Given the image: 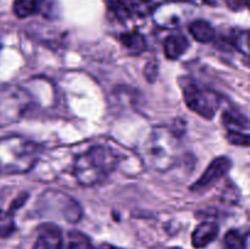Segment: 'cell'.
Masks as SVG:
<instances>
[{
  "mask_svg": "<svg viewBox=\"0 0 250 249\" xmlns=\"http://www.w3.org/2000/svg\"><path fill=\"white\" fill-rule=\"evenodd\" d=\"M107 7H109L110 11L115 15L117 20H121V21H126L131 17V11H129L128 7L124 4L122 0H106Z\"/></svg>",
  "mask_w": 250,
  "mask_h": 249,
  "instance_id": "cell-16",
  "label": "cell"
},
{
  "mask_svg": "<svg viewBox=\"0 0 250 249\" xmlns=\"http://www.w3.org/2000/svg\"><path fill=\"white\" fill-rule=\"evenodd\" d=\"M222 121H224L225 127L229 131H239L244 127L243 121L234 114H231V112H225L224 116H222Z\"/></svg>",
  "mask_w": 250,
  "mask_h": 249,
  "instance_id": "cell-19",
  "label": "cell"
},
{
  "mask_svg": "<svg viewBox=\"0 0 250 249\" xmlns=\"http://www.w3.org/2000/svg\"><path fill=\"white\" fill-rule=\"evenodd\" d=\"M226 139L233 145L250 146V134L241 131H227Z\"/></svg>",
  "mask_w": 250,
  "mask_h": 249,
  "instance_id": "cell-18",
  "label": "cell"
},
{
  "mask_svg": "<svg viewBox=\"0 0 250 249\" xmlns=\"http://www.w3.org/2000/svg\"><path fill=\"white\" fill-rule=\"evenodd\" d=\"M244 249H250V232L244 238Z\"/></svg>",
  "mask_w": 250,
  "mask_h": 249,
  "instance_id": "cell-20",
  "label": "cell"
},
{
  "mask_svg": "<svg viewBox=\"0 0 250 249\" xmlns=\"http://www.w3.org/2000/svg\"><path fill=\"white\" fill-rule=\"evenodd\" d=\"M225 246L227 249H244V238L239 234L238 231H231L227 232L225 234Z\"/></svg>",
  "mask_w": 250,
  "mask_h": 249,
  "instance_id": "cell-17",
  "label": "cell"
},
{
  "mask_svg": "<svg viewBox=\"0 0 250 249\" xmlns=\"http://www.w3.org/2000/svg\"><path fill=\"white\" fill-rule=\"evenodd\" d=\"M247 4H248L249 6H250V0H248V1H247Z\"/></svg>",
  "mask_w": 250,
  "mask_h": 249,
  "instance_id": "cell-23",
  "label": "cell"
},
{
  "mask_svg": "<svg viewBox=\"0 0 250 249\" xmlns=\"http://www.w3.org/2000/svg\"><path fill=\"white\" fill-rule=\"evenodd\" d=\"M232 163L227 156H219V158L214 159L207 167V170L204 171V173L190 187V190L200 192V190H204L207 188L211 187L212 185H215L217 181L221 180L229 172Z\"/></svg>",
  "mask_w": 250,
  "mask_h": 249,
  "instance_id": "cell-6",
  "label": "cell"
},
{
  "mask_svg": "<svg viewBox=\"0 0 250 249\" xmlns=\"http://www.w3.org/2000/svg\"><path fill=\"white\" fill-rule=\"evenodd\" d=\"M38 9V0H15L14 2V12L20 19H24L34 12Z\"/></svg>",
  "mask_w": 250,
  "mask_h": 249,
  "instance_id": "cell-12",
  "label": "cell"
},
{
  "mask_svg": "<svg viewBox=\"0 0 250 249\" xmlns=\"http://www.w3.org/2000/svg\"><path fill=\"white\" fill-rule=\"evenodd\" d=\"M39 148L34 142L21 136L0 138V175L26 173L36 165Z\"/></svg>",
  "mask_w": 250,
  "mask_h": 249,
  "instance_id": "cell-2",
  "label": "cell"
},
{
  "mask_svg": "<svg viewBox=\"0 0 250 249\" xmlns=\"http://www.w3.org/2000/svg\"><path fill=\"white\" fill-rule=\"evenodd\" d=\"M189 48V42L185 36L181 34H171L164 42V51L166 58L170 60H176L182 56Z\"/></svg>",
  "mask_w": 250,
  "mask_h": 249,
  "instance_id": "cell-8",
  "label": "cell"
},
{
  "mask_svg": "<svg viewBox=\"0 0 250 249\" xmlns=\"http://www.w3.org/2000/svg\"><path fill=\"white\" fill-rule=\"evenodd\" d=\"M189 32L195 41L200 43H209L215 38V31L211 24L204 20L194 21L189 26Z\"/></svg>",
  "mask_w": 250,
  "mask_h": 249,
  "instance_id": "cell-10",
  "label": "cell"
},
{
  "mask_svg": "<svg viewBox=\"0 0 250 249\" xmlns=\"http://www.w3.org/2000/svg\"><path fill=\"white\" fill-rule=\"evenodd\" d=\"M27 105L28 97L23 89L14 85L0 88V126L19 121Z\"/></svg>",
  "mask_w": 250,
  "mask_h": 249,
  "instance_id": "cell-5",
  "label": "cell"
},
{
  "mask_svg": "<svg viewBox=\"0 0 250 249\" xmlns=\"http://www.w3.org/2000/svg\"><path fill=\"white\" fill-rule=\"evenodd\" d=\"M66 249H94L92 242L87 236L78 231H72L68 234V242Z\"/></svg>",
  "mask_w": 250,
  "mask_h": 249,
  "instance_id": "cell-14",
  "label": "cell"
},
{
  "mask_svg": "<svg viewBox=\"0 0 250 249\" xmlns=\"http://www.w3.org/2000/svg\"><path fill=\"white\" fill-rule=\"evenodd\" d=\"M178 82L187 106L199 116L211 120L220 107L219 95L189 77H181Z\"/></svg>",
  "mask_w": 250,
  "mask_h": 249,
  "instance_id": "cell-4",
  "label": "cell"
},
{
  "mask_svg": "<svg viewBox=\"0 0 250 249\" xmlns=\"http://www.w3.org/2000/svg\"><path fill=\"white\" fill-rule=\"evenodd\" d=\"M15 231L12 212L0 209V237H9Z\"/></svg>",
  "mask_w": 250,
  "mask_h": 249,
  "instance_id": "cell-15",
  "label": "cell"
},
{
  "mask_svg": "<svg viewBox=\"0 0 250 249\" xmlns=\"http://www.w3.org/2000/svg\"><path fill=\"white\" fill-rule=\"evenodd\" d=\"M244 1H248V0H244Z\"/></svg>",
  "mask_w": 250,
  "mask_h": 249,
  "instance_id": "cell-26",
  "label": "cell"
},
{
  "mask_svg": "<svg viewBox=\"0 0 250 249\" xmlns=\"http://www.w3.org/2000/svg\"><path fill=\"white\" fill-rule=\"evenodd\" d=\"M120 156L107 145H94L76 159L75 176L83 186L103 182L116 168Z\"/></svg>",
  "mask_w": 250,
  "mask_h": 249,
  "instance_id": "cell-1",
  "label": "cell"
},
{
  "mask_svg": "<svg viewBox=\"0 0 250 249\" xmlns=\"http://www.w3.org/2000/svg\"><path fill=\"white\" fill-rule=\"evenodd\" d=\"M232 44L239 53L250 56V29L236 32L232 37Z\"/></svg>",
  "mask_w": 250,
  "mask_h": 249,
  "instance_id": "cell-13",
  "label": "cell"
},
{
  "mask_svg": "<svg viewBox=\"0 0 250 249\" xmlns=\"http://www.w3.org/2000/svg\"><path fill=\"white\" fill-rule=\"evenodd\" d=\"M62 237L56 227H46L39 233L33 249H61Z\"/></svg>",
  "mask_w": 250,
  "mask_h": 249,
  "instance_id": "cell-9",
  "label": "cell"
},
{
  "mask_svg": "<svg viewBox=\"0 0 250 249\" xmlns=\"http://www.w3.org/2000/svg\"><path fill=\"white\" fill-rule=\"evenodd\" d=\"M99 249H115L114 247H111V246H107V244H103L102 247H100Z\"/></svg>",
  "mask_w": 250,
  "mask_h": 249,
  "instance_id": "cell-21",
  "label": "cell"
},
{
  "mask_svg": "<svg viewBox=\"0 0 250 249\" xmlns=\"http://www.w3.org/2000/svg\"><path fill=\"white\" fill-rule=\"evenodd\" d=\"M170 1H189V0H170Z\"/></svg>",
  "mask_w": 250,
  "mask_h": 249,
  "instance_id": "cell-22",
  "label": "cell"
},
{
  "mask_svg": "<svg viewBox=\"0 0 250 249\" xmlns=\"http://www.w3.org/2000/svg\"><path fill=\"white\" fill-rule=\"evenodd\" d=\"M122 44L132 51L133 54H139L146 49V39L138 32H129V33H122L121 37Z\"/></svg>",
  "mask_w": 250,
  "mask_h": 249,
  "instance_id": "cell-11",
  "label": "cell"
},
{
  "mask_svg": "<svg viewBox=\"0 0 250 249\" xmlns=\"http://www.w3.org/2000/svg\"><path fill=\"white\" fill-rule=\"evenodd\" d=\"M171 249H180V248H171Z\"/></svg>",
  "mask_w": 250,
  "mask_h": 249,
  "instance_id": "cell-24",
  "label": "cell"
},
{
  "mask_svg": "<svg viewBox=\"0 0 250 249\" xmlns=\"http://www.w3.org/2000/svg\"><path fill=\"white\" fill-rule=\"evenodd\" d=\"M219 231V225L216 222H202L193 232L192 244L198 249L204 248L216 239Z\"/></svg>",
  "mask_w": 250,
  "mask_h": 249,
  "instance_id": "cell-7",
  "label": "cell"
},
{
  "mask_svg": "<svg viewBox=\"0 0 250 249\" xmlns=\"http://www.w3.org/2000/svg\"><path fill=\"white\" fill-rule=\"evenodd\" d=\"M0 49H1V44H0Z\"/></svg>",
  "mask_w": 250,
  "mask_h": 249,
  "instance_id": "cell-25",
  "label": "cell"
},
{
  "mask_svg": "<svg viewBox=\"0 0 250 249\" xmlns=\"http://www.w3.org/2000/svg\"><path fill=\"white\" fill-rule=\"evenodd\" d=\"M178 138L173 129L168 127H155L144 142L142 158L144 163L158 171L172 167L177 158Z\"/></svg>",
  "mask_w": 250,
  "mask_h": 249,
  "instance_id": "cell-3",
  "label": "cell"
}]
</instances>
